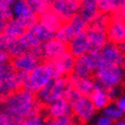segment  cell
Here are the masks:
<instances>
[{"label": "cell", "mask_w": 125, "mask_h": 125, "mask_svg": "<svg viewBox=\"0 0 125 125\" xmlns=\"http://www.w3.org/2000/svg\"><path fill=\"white\" fill-rule=\"evenodd\" d=\"M26 32V29L20 24V22L14 18L9 19L5 22L3 34L10 40L19 39L24 33Z\"/></svg>", "instance_id": "cell-20"}, {"label": "cell", "mask_w": 125, "mask_h": 125, "mask_svg": "<svg viewBox=\"0 0 125 125\" xmlns=\"http://www.w3.org/2000/svg\"><path fill=\"white\" fill-rule=\"evenodd\" d=\"M0 125H17L7 113L0 109Z\"/></svg>", "instance_id": "cell-32"}, {"label": "cell", "mask_w": 125, "mask_h": 125, "mask_svg": "<svg viewBox=\"0 0 125 125\" xmlns=\"http://www.w3.org/2000/svg\"><path fill=\"white\" fill-rule=\"evenodd\" d=\"M50 9L54 11L64 23L69 22L80 11L79 0H54L50 5Z\"/></svg>", "instance_id": "cell-7"}, {"label": "cell", "mask_w": 125, "mask_h": 125, "mask_svg": "<svg viewBox=\"0 0 125 125\" xmlns=\"http://www.w3.org/2000/svg\"><path fill=\"white\" fill-rule=\"evenodd\" d=\"M123 70H124V74H125V64L123 65Z\"/></svg>", "instance_id": "cell-43"}, {"label": "cell", "mask_w": 125, "mask_h": 125, "mask_svg": "<svg viewBox=\"0 0 125 125\" xmlns=\"http://www.w3.org/2000/svg\"><path fill=\"white\" fill-rule=\"evenodd\" d=\"M124 4V0H98V11L111 15L119 12Z\"/></svg>", "instance_id": "cell-21"}, {"label": "cell", "mask_w": 125, "mask_h": 125, "mask_svg": "<svg viewBox=\"0 0 125 125\" xmlns=\"http://www.w3.org/2000/svg\"><path fill=\"white\" fill-rule=\"evenodd\" d=\"M45 114L48 118H58L62 116H73V109L70 103L62 98L45 106Z\"/></svg>", "instance_id": "cell-13"}, {"label": "cell", "mask_w": 125, "mask_h": 125, "mask_svg": "<svg viewBox=\"0 0 125 125\" xmlns=\"http://www.w3.org/2000/svg\"><path fill=\"white\" fill-rule=\"evenodd\" d=\"M40 1L43 2L44 4H46L47 6H49V7H50V5L52 4V2L54 1V0H40Z\"/></svg>", "instance_id": "cell-39"}, {"label": "cell", "mask_w": 125, "mask_h": 125, "mask_svg": "<svg viewBox=\"0 0 125 125\" xmlns=\"http://www.w3.org/2000/svg\"><path fill=\"white\" fill-rule=\"evenodd\" d=\"M72 87L71 77L64 76L53 79L49 84L36 93L38 100L43 105H48L56 100L65 98L67 92Z\"/></svg>", "instance_id": "cell-2"}, {"label": "cell", "mask_w": 125, "mask_h": 125, "mask_svg": "<svg viewBox=\"0 0 125 125\" xmlns=\"http://www.w3.org/2000/svg\"><path fill=\"white\" fill-rule=\"evenodd\" d=\"M115 125H125V121H121V122H118V123H116Z\"/></svg>", "instance_id": "cell-42"}, {"label": "cell", "mask_w": 125, "mask_h": 125, "mask_svg": "<svg viewBox=\"0 0 125 125\" xmlns=\"http://www.w3.org/2000/svg\"><path fill=\"white\" fill-rule=\"evenodd\" d=\"M74 35H75L74 32L69 26V24L65 23L57 32H55V39H57L58 41H60L62 43L69 44L72 41V39L74 37Z\"/></svg>", "instance_id": "cell-24"}, {"label": "cell", "mask_w": 125, "mask_h": 125, "mask_svg": "<svg viewBox=\"0 0 125 125\" xmlns=\"http://www.w3.org/2000/svg\"><path fill=\"white\" fill-rule=\"evenodd\" d=\"M109 22H110V15L98 12V14L96 16L88 23L87 28L99 30V31H104L105 32L108 25H109Z\"/></svg>", "instance_id": "cell-23"}, {"label": "cell", "mask_w": 125, "mask_h": 125, "mask_svg": "<svg viewBox=\"0 0 125 125\" xmlns=\"http://www.w3.org/2000/svg\"><path fill=\"white\" fill-rule=\"evenodd\" d=\"M73 116L76 117L82 124L88 121L94 113L95 106L89 96L83 95L73 106Z\"/></svg>", "instance_id": "cell-9"}, {"label": "cell", "mask_w": 125, "mask_h": 125, "mask_svg": "<svg viewBox=\"0 0 125 125\" xmlns=\"http://www.w3.org/2000/svg\"><path fill=\"white\" fill-rule=\"evenodd\" d=\"M68 47H69V52L74 58H77L87 53L88 48H89L87 32L83 31V32H81L79 34L74 35L72 41L68 44Z\"/></svg>", "instance_id": "cell-14"}, {"label": "cell", "mask_w": 125, "mask_h": 125, "mask_svg": "<svg viewBox=\"0 0 125 125\" xmlns=\"http://www.w3.org/2000/svg\"><path fill=\"white\" fill-rule=\"evenodd\" d=\"M82 96H83L82 93H81L79 90H76L74 87L72 86V87L69 89V91L67 92V94H66V96H65V99L70 103L71 106H73Z\"/></svg>", "instance_id": "cell-29"}, {"label": "cell", "mask_w": 125, "mask_h": 125, "mask_svg": "<svg viewBox=\"0 0 125 125\" xmlns=\"http://www.w3.org/2000/svg\"><path fill=\"white\" fill-rule=\"evenodd\" d=\"M10 39H8L3 33L0 35V50H7V47L10 43Z\"/></svg>", "instance_id": "cell-34"}, {"label": "cell", "mask_w": 125, "mask_h": 125, "mask_svg": "<svg viewBox=\"0 0 125 125\" xmlns=\"http://www.w3.org/2000/svg\"><path fill=\"white\" fill-rule=\"evenodd\" d=\"M10 62L16 72H22L25 73H29L38 67L39 64H41L40 60L31 53H26L16 58H12Z\"/></svg>", "instance_id": "cell-12"}, {"label": "cell", "mask_w": 125, "mask_h": 125, "mask_svg": "<svg viewBox=\"0 0 125 125\" xmlns=\"http://www.w3.org/2000/svg\"><path fill=\"white\" fill-rule=\"evenodd\" d=\"M87 37H88V52L91 53H100L103 47L107 44V36L104 31L94 30L87 28Z\"/></svg>", "instance_id": "cell-15"}, {"label": "cell", "mask_w": 125, "mask_h": 125, "mask_svg": "<svg viewBox=\"0 0 125 125\" xmlns=\"http://www.w3.org/2000/svg\"><path fill=\"white\" fill-rule=\"evenodd\" d=\"M95 80L107 87H114L122 81V72L120 67L107 64L101 61L94 73Z\"/></svg>", "instance_id": "cell-4"}, {"label": "cell", "mask_w": 125, "mask_h": 125, "mask_svg": "<svg viewBox=\"0 0 125 125\" xmlns=\"http://www.w3.org/2000/svg\"><path fill=\"white\" fill-rule=\"evenodd\" d=\"M48 119L49 118L45 114V109H44V112L42 113L30 115L25 119H23L20 125H47Z\"/></svg>", "instance_id": "cell-27"}, {"label": "cell", "mask_w": 125, "mask_h": 125, "mask_svg": "<svg viewBox=\"0 0 125 125\" xmlns=\"http://www.w3.org/2000/svg\"><path fill=\"white\" fill-rule=\"evenodd\" d=\"M67 23L73 29V31L74 32L75 35L81 33V32H83V31H86L87 27H88V23L83 19V17L80 13L75 14L74 16Z\"/></svg>", "instance_id": "cell-25"}, {"label": "cell", "mask_w": 125, "mask_h": 125, "mask_svg": "<svg viewBox=\"0 0 125 125\" xmlns=\"http://www.w3.org/2000/svg\"><path fill=\"white\" fill-rule=\"evenodd\" d=\"M10 8L12 18L18 20L26 30L32 28L38 23L39 16L30 9L25 0H15Z\"/></svg>", "instance_id": "cell-5"}, {"label": "cell", "mask_w": 125, "mask_h": 125, "mask_svg": "<svg viewBox=\"0 0 125 125\" xmlns=\"http://www.w3.org/2000/svg\"><path fill=\"white\" fill-rule=\"evenodd\" d=\"M111 122H112L111 118H109L107 116H103L97 120V125H110Z\"/></svg>", "instance_id": "cell-35"}, {"label": "cell", "mask_w": 125, "mask_h": 125, "mask_svg": "<svg viewBox=\"0 0 125 125\" xmlns=\"http://www.w3.org/2000/svg\"><path fill=\"white\" fill-rule=\"evenodd\" d=\"M53 79L54 77L48 64L47 62H44L39 64L38 67H36L32 72L27 73L26 82L23 88L36 94L47 84H49Z\"/></svg>", "instance_id": "cell-3"}, {"label": "cell", "mask_w": 125, "mask_h": 125, "mask_svg": "<svg viewBox=\"0 0 125 125\" xmlns=\"http://www.w3.org/2000/svg\"><path fill=\"white\" fill-rule=\"evenodd\" d=\"M38 23H40L42 26L50 30L53 33L57 32V31L65 24L62 21V19L50 8L48 10H46L44 13H42L41 15H39Z\"/></svg>", "instance_id": "cell-17"}, {"label": "cell", "mask_w": 125, "mask_h": 125, "mask_svg": "<svg viewBox=\"0 0 125 125\" xmlns=\"http://www.w3.org/2000/svg\"><path fill=\"white\" fill-rule=\"evenodd\" d=\"M106 88H107V86L101 84L99 82H97L95 80L94 90L92 91V93L90 94L89 97L92 100L95 108H97V109H101V108L107 106L108 103L111 101V98H110V96L108 95V93L106 91Z\"/></svg>", "instance_id": "cell-18"}, {"label": "cell", "mask_w": 125, "mask_h": 125, "mask_svg": "<svg viewBox=\"0 0 125 125\" xmlns=\"http://www.w3.org/2000/svg\"><path fill=\"white\" fill-rule=\"evenodd\" d=\"M117 13L119 14V16L121 17V19L125 22V4H124V5H123V7L120 9V11H119V12H117Z\"/></svg>", "instance_id": "cell-37"}, {"label": "cell", "mask_w": 125, "mask_h": 125, "mask_svg": "<svg viewBox=\"0 0 125 125\" xmlns=\"http://www.w3.org/2000/svg\"><path fill=\"white\" fill-rule=\"evenodd\" d=\"M73 125H75V124H74V123H73Z\"/></svg>", "instance_id": "cell-44"}, {"label": "cell", "mask_w": 125, "mask_h": 125, "mask_svg": "<svg viewBox=\"0 0 125 125\" xmlns=\"http://www.w3.org/2000/svg\"><path fill=\"white\" fill-rule=\"evenodd\" d=\"M124 1H125V0H124Z\"/></svg>", "instance_id": "cell-46"}, {"label": "cell", "mask_w": 125, "mask_h": 125, "mask_svg": "<svg viewBox=\"0 0 125 125\" xmlns=\"http://www.w3.org/2000/svg\"><path fill=\"white\" fill-rule=\"evenodd\" d=\"M100 56L103 62L107 64L114 65L117 67H123L125 64V56L120 50L119 46L112 44V43H107L102 50L100 51Z\"/></svg>", "instance_id": "cell-11"}, {"label": "cell", "mask_w": 125, "mask_h": 125, "mask_svg": "<svg viewBox=\"0 0 125 125\" xmlns=\"http://www.w3.org/2000/svg\"><path fill=\"white\" fill-rule=\"evenodd\" d=\"M25 2L28 4L30 9L32 10L35 14H37L38 16L50 8L49 6H47L46 4L41 2L40 0H25Z\"/></svg>", "instance_id": "cell-28"}, {"label": "cell", "mask_w": 125, "mask_h": 125, "mask_svg": "<svg viewBox=\"0 0 125 125\" xmlns=\"http://www.w3.org/2000/svg\"><path fill=\"white\" fill-rule=\"evenodd\" d=\"M119 46V48H120V50L122 51V53L124 54V56H125V42H123L122 44H120V45H118Z\"/></svg>", "instance_id": "cell-40"}, {"label": "cell", "mask_w": 125, "mask_h": 125, "mask_svg": "<svg viewBox=\"0 0 125 125\" xmlns=\"http://www.w3.org/2000/svg\"><path fill=\"white\" fill-rule=\"evenodd\" d=\"M69 52L68 44L62 43L57 39H52L51 41L43 44V60L55 61L62 58Z\"/></svg>", "instance_id": "cell-10"}, {"label": "cell", "mask_w": 125, "mask_h": 125, "mask_svg": "<svg viewBox=\"0 0 125 125\" xmlns=\"http://www.w3.org/2000/svg\"><path fill=\"white\" fill-rule=\"evenodd\" d=\"M5 98H6V97L2 94V93H0V105H1V103L4 101V99H5Z\"/></svg>", "instance_id": "cell-41"}, {"label": "cell", "mask_w": 125, "mask_h": 125, "mask_svg": "<svg viewBox=\"0 0 125 125\" xmlns=\"http://www.w3.org/2000/svg\"><path fill=\"white\" fill-rule=\"evenodd\" d=\"M7 53L9 54L10 58H16L18 56H21L23 54H26V53H29L25 47L21 44V42L19 41V39H16V40H11L8 47H7Z\"/></svg>", "instance_id": "cell-26"}, {"label": "cell", "mask_w": 125, "mask_h": 125, "mask_svg": "<svg viewBox=\"0 0 125 125\" xmlns=\"http://www.w3.org/2000/svg\"><path fill=\"white\" fill-rule=\"evenodd\" d=\"M109 43L120 45L125 42V22L118 13L110 15V22L105 31Z\"/></svg>", "instance_id": "cell-8"}, {"label": "cell", "mask_w": 125, "mask_h": 125, "mask_svg": "<svg viewBox=\"0 0 125 125\" xmlns=\"http://www.w3.org/2000/svg\"><path fill=\"white\" fill-rule=\"evenodd\" d=\"M70 77L73 87L79 90L83 95L90 96L95 87V80H93V77H83L74 74H72Z\"/></svg>", "instance_id": "cell-16"}, {"label": "cell", "mask_w": 125, "mask_h": 125, "mask_svg": "<svg viewBox=\"0 0 125 125\" xmlns=\"http://www.w3.org/2000/svg\"><path fill=\"white\" fill-rule=\"evenodd\" d=\"M75 58L68 52L62 58L55 61H46L48 64L54 79L64 76H71L73 73Z\"/></svg>", "instance_id": "cell-6"}, {"label": "cell", "mask_w": 125, "mask_h": 125, "mask_svg": "<svg viewBox=\"0 0 125 125\" xmlns=\"http://www.w3.org/2000/svg\"><path fill=\"white\" fill-rule=\"evenodd\" d=\"M98 0H81L79 13L89 23L98 14Z\"/></svg>", "instance_id": "cell-19"}, {"label": "cell", "mask_w": 125, "mask_h": 125, "mask_svg": "<svg viewBox=\"0 0 125 125\" xmlns=\"http://www.w3.org/2000/svg\"><path fill=\"white\" fill-rule=\"evenodd\" d=\"M10 56L5 50H0V66L10 62Z\"/></svg>", "instance_id": "cell-33"}, {"label": "cell", "mask_w": 125, "mask_h": 125, "mask_svg": "<svg viewBox=\"0 0 125 125\" xmlns=\"http://www.w3.org/2000/svg\"><path fill=\"white\" fill-rule=\"evenodd\" d=\"M79 1H81V0H79Z\"/></svg>", "instance_id": "cell-45"}, {"label": "cell", "mask_w": 125, "mask_h": 125, "mask_svg": "<svg viewBox=\"0 0 125 125\" xmlns=\"http://www.w3.org/2000/svg\"><path fill=\"white\" fill-rule=\"evenodd\" d=\"M116 107L120 109L122 112H125V97H122L116 100Z\"/></svg>", "instance_id": "cell-36"}, {"label": "cell", "mask_w": 125, "mask_h": 125, "mask_svg": "<svg viewBox=\"0 0 125 125\" xmlns=\"http://www.w3.org/2000/svg\"><path fill=\"white\" fill-rule=\"evenodd\" d=\"M28 30L36 37V39L41 44H45L55 38V33L51 32L50 30L42 26L40 23H37L36 25H34L32 28H30Z\"/></svg>", "instance_id": "cell-22"}, {"label": "cell", "mask_w": 125, "mask_h": 125, "mask_svg": "<svg viewBox=\"0 0 125 125\" xmlns=\"http://www.w3.org/2000/svg\"><path fill=\"white\" fill-rule=\"evenodd\" d=\"M4 25H5V21H3L2 19H0V35L3 33V29H4Z\"/></svg>", "instance_id": "cell-38"}, {"label": "cell", "mask_w": 125, "mask_h": 125, "mask_svg": "<svg viewBox=\"0 0 125 125\" xmlns=\"http://www.w3.org/2000/svg\"><path fill=\"white\" fill-rule=\"evenodd\" d=\"M104 114L105 116L111 118L112 120H116L123 115V112L117 107H106L104 110Z\"/></svg>", "instance_id": "cell-31"}, {"label": "cell", "mask_w": 125, "mask_h": 125, "mask_svg": "<svg viewBox=\"0 0 125 125\" xmlns=\"http://www.w3.org/2000/svg\"><path fill=\"white\" fill-rule=\"evenodd\" d=\"M45 106L38 100L35 93L21 88L8 94L0 105V109L20 125L26 117L44 112Z\"/></svg>", "instance_id": "cell-1"}, {"label": "cell", "mask_w": 125, "mask_h": 125, "mask_svg": "<svg viewBox=\"0 0 125 125\" xmlns=\"http://www.w3.org/2000/svg\"><path fill=\"white\" fill-rule=\"evenodd\" d=\"M47 125H73L72 116H62L58 118H49Z\"/></svg>", "instance_id": "cell-30"}]
</instances>
